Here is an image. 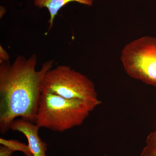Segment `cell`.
Instances as JSON below:
<instances>
[{"instance_id":"cell-1","label":"cell","mask_w":156,"mask_h":156,"mask_svg":"<svg viewBox=\"0 0 156 156\" xmlns=\"http://www.w3.org/2000/svg\"><path fill=\"white\" fill-rule=\"evenodd\" d=\"M37 57L18 56L13 63H0V131L5 134L20 117L35 123L47 73L54 62H45L37 70Z\"/></svg>"},{"instance_id":"cell-2","label":"cell","mask_w":156,"mask_h":156,"mask_svg":"<svg viewBox=\"0 0 156 156\" xmlns=\"http://www.w3.org/2000/svg\"><path fill=\"white\" fill-rule=\"evenodd\" d=\"M97 105L79 99L43 92L35 124L40 128L63 132L82 125Z\"/></svg>"},{"instance_id":"cell-3","label":"cell","mask_w":156,"mask_h":156,"mask_svg":"<svg viewBox=\"0 0 156 156\" xmlns=\"http://www.w3.org/2000/svg\"><path fill=\"white\" fill-rule=\"evenodd\" d=\"M43 92L69 99H81L97 106L101 103L92 81L65 65L58 66L47 73Z\"/></svg>"},{"instance_id":"cell-4","label":"cell","mask_w":156,"mask_h":156,"mask_svg":"<svg viewBox=\"0 0 156 156\" xmlns=\"http://www.w3.org/2000/svg\"><path fill=\"white\" fill-rule=\"evenodd\" d=\"M120 58L129 76L156 88V37L147 36L130 42Z\"/></svg>"},{"instance_id":"cell-5","label":"cell","mask_w":156,"mask_h":156,"mask_svg":"<svg viewBox=\"0 0 156 156\" xmlns=\"http://www.w3.org/2000/svg\"><path fill=\"white\" fill-rule=\"evenodd\" d=\"M40 128L35 123L21 118L14 120L10 127L11 130L20 132L26 137L33 156H47V145L39 137Z\"/></svg>"},{"instance_id":"cell-6","label":"cell","mask_w":156,"mask_h":156,"mask_svg":"<svg viewBox=\"0 0 156 156\" xmlns=\"http://www.w3.org/2000/svg\"><path fill=\"white\" fill-rule=\"evenodd\" d=\"M93 0H34V4L39 9L46 8L49 11V31L53 27L54 20L58 11L67 4L72 2H76L85 5L91 6L93 4Z\"/></svg>"},{"instance_id":"cell-7","label":"cell","mask_w":156,"mask_h":156,"mask_svg":"<svg viewBox=\"0 0 156 156\" xmlns=\"http://www.w3.org/2000/svg\"><path fill=\"white\" fill-rule=\"evenodd\" d=\"M146 144L140 156H156V129L147 135Z\"/></svg>"},{"instance_id":"cell-8","label":"cell","mask_w":156,"mask_h":156,"mask_svg":"<svg viewBox=\"0 0 156 156\" xmlns=\"http://www.w3.org/2000/svg\"><path fill=\"white\" fill-rule=\"evenodd\" d=\"M0 143L2 145L11 148L14 151H22L25 154L26 156H33L28 145H26L24 144L19 142L17 140H7L1 138Z\"/></svg>"},{"instance_id":"cell-9","label":"cell","mask_w":156,"mask_h":156,"mask_svg":"<svg viewBox=\"0 0 156 156\" xmlns=\"http://www.w3.org/2000/svg\"><path fill=\"white\" fill-rule=\"evenodd\" d=\"M10 56L7 51L0 45V63L9 62Z\"/></svg>"},{"instance_id":"cell-10","label":"cell","mask_w":156,"mask_h":156,"mask_svg":"<svg viewBox=\"0 0 156 156\" xmlns=\"http://www.w3.org/2000/svg\"><path fill=\"white\" fill-rule=\"evenodd\" d=\"M14 151L11 148L2 145L0 146V156H11Z\"/></svg>"},{"instance_id":"cell-11","label":"cell","mask_w":156,"mask_h":156,"mask_svg":"<svg viewBox=\"0 0 156 156\" xmlns=\"http://www.w3.org/2000/svg\"></svg>"}]
</instances>
